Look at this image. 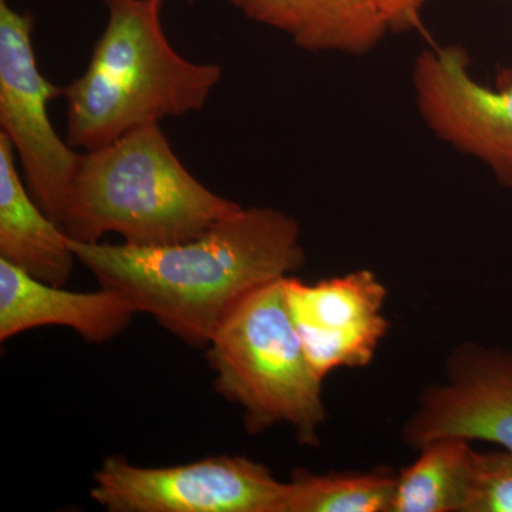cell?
<instances>
[{
	"label": "cell",
	"mask_w": 512,
	"mask_h": 512,
	"mask_svg": "<svg viewBox=\"0 0 512 512\" xmlns=\"http://www.w3.org/2000/svg\"><path fill=\"white\" fill-rule=\"evenodd\" d=\"M77 261L101 288L197 348H207L239 302L305 264L301 227L268 207L244 208L200 237L161 247L72 239Z\"/></svg>",
	"instance_id": "1"
},
{
	"label": "cell",
	"mask_w": 512,
	"mask_h": 512,
	"mask_svg": "<svg viewBox=\"0 0 512 512\" xmlns=\"http://www.w3.org/2000/svg\"><path fill=\"white\" fill-rule=\"evenodd\" d=\"M107 23L82 76L64 87L67 143L107 146L124 134L204 109L222 67L185 59L161 25V0H103Z\"/></svg>",
	"instance_id": "2"
},
{
	"label": "cell",
	"mask_w": 512,
	"mask_h": 512,
	"mask_svg": "<svg viewBox=\"0 0 512 512\" xmlns=\"http://www.w3.org/2000/svg\"><path fill=\"white\" fill-rule=\"evenodd\" d=\"M241 208L200 183L154 123L82 153L60 227L74 241L117 234L161 247L200 237Z\"/></svg>",
	"instance_id": "3"
},
{
	"label": "cell",
	"mask_w": 512,
	"mask_h": 512,
	"mask_svg": "<svg viewBox=\"0 0 512 512\" xmlns=\"http://www.w3.org/2000/svg\"><path fill=\"white\" fill-rule=\"evenodd\" d=\"M207 348L215 387L241 407L249 433L286 424L302 444L319 446L320 429L328 419L323 379L303 350L286 303L284 278L239 302Z\"/></svg>",
	"instance_id": "4"
},
{
	"label": "cell",
	"mask_w": 512,
	"mask_h": 512,
	"mask_svg": "<svg viewBox=\"0 0 512 512\" xmlns=\"http://www.w3.org/2000/svg\"><path fill=\"white\" fill-rule=\"evenodd\" d=\"M33 16L0 0V133L12 144L37 204L60 225L82 153L57 134L50 101L63 89L37 66Z\"/></svg>",
	"instance_id": "5"
},
{
	"label": "cell",
	"mask_w": 512,
	"mask_h": 512,
	"mask_svg": "<svg viewBox=\"0 0 512 512\" xmlns=\"http://www.w3.org/2000/svg\"><path fill=\"white\" fill-rule=\"evenodd\" d=\"M285 494L268 468L239 456L156 468L110 457L90 491L110 512H284Z\"/></svg>",
	"instance_id": "6"
},
{
	"label": "cell",
	"mask_w": 512,
	"mask_h": 512,
	"mask_svg": "<svg viewBox=\"0 0 512 512\" xmlns=\"http://www.w3.org/2000/svg\"><path fill=\"white\" fill-rule=\"evenodd\" d=\"M468 60L458 46L421 52L413 69L417 109L440 140L512 188V80L498 89L484 86L471 76Z\"/></svg>",
	"instance_id": "7"
},
{
	"label": "cell",
	"mask_w": 512,
	"mask_h": 512,
	"mask_svg": "<svg viewBox=\"0 0 512 512\" xmlns=\"http://www.w3.org/2000/svg\"><path fill=\"white\" fill-rule=\"evenodd\" d=\"M402 437L416 451L441 439L512 451V350L474 342L451 350L443 380L421 392Z\"/></svg>",
	"instance_id": "8"
},
{
	"label": "cell",
	"mask_w": 512,
	"mask_h": 512,
	"mask_svg": "<svg viewBox=\"0 0 512 512\" xmlns=\"http://www.w3.org/2000/svg\"><path fill=\"white\" fill-rule=\"evenodd\" d=\"M289 312L303 350L319 377L342 367H366L389 332L387 289L369 269L306 284L284 278Z\"/></svg>",
	"instance_id": "9"
},
{
	"label": "cell",
	"mask_w": 512,
	"mask_h": 512,
	"mask_svg": "<svg viewBox=\"0 0 512 512\" xmlns=\"http://www.w3.org/2000/svg\"><path fill=\"white\" fill-rule=\"evenodd\" d=\"M138 315L123 293L72 292L33 278L0 258V340L26 330L63 326L93 343L119 336Z\"/></svg>",
	"instance_id": "10"
},
{
	"label": "cell",
	"mask_w": 512,
	"mask_h": 512,
	"mask_svg": "<svg viewBox=\"0 0 512 512\" xmlns=\"http://www.w3.org/2000/svg\"><path fill=\"white\" fill-rule=\"evenodd\" d=\"M242 15L291 37L308 52L360 56L379 45L387 25L375 0H227Z\"/></svg>",
	"instance_id": "11"
},
{
	"label": "cell",
	"mask_w": 512,
	"mask_h": 512,
	"mask_svg": "<svg viewBox=\"0 0 512 512\" xmlns=\"http://www.w3.org/2000/svg\"><path fill=\"white\" fill-rule=\"evenodd\" d=\"M0 258L33 278L63 286L72 275V238L53 221L23 183L12 144L0 133Z\"/></svg>",
	"instance_id": "12"
},
{
	"label": "cell",
	"mask_w": 512,
	"mask_h": 512,
	"mask_svg": "<svg viewBox=\"0 0 512 512\" xmlns=\"http://www.w3.org/2000/svg\"><path fill=\"white\" fill-rule=\"evenodd\" d=\"M471 450V441L461 439L420 447L416 460L397 473L390 512H460Z\"/></svg>",
	"instance_id": "13"
},
{
	"label": "cell",
	"mask_w": 512,
	"mask_h": 512,
	"mask_svg": "<svg viewBox=\"0 0 512 512\" xmlns=\"http://www.w3.org/2000/svg\"><path fill=\"white\" fill-rule=\"evenodd\" d=\"M396 478L387 467L326 474L296 471L286 483L284 512H390Z\"/></svg>",
	"instance_id": "14"
},
{
	"label": "cell",
	"mask_w": 512,
	"mask_h": 512,
	"mask_svg": "<svg viewBox=\"0 0 512 512\" xmlns=\"http://www.w3.org/2000/svg\"><path fill=\"white\" fill-rule=\"evenodd\" d=\"M460 512H512V451L471 450Z\"/></svg>",
	"instance_id": "15"
},
{
	"label": "cell",
	"mask_w": 512,
	"mask_h": 512,
	"mask_svg": "<svg viewBox=\"0 0 512 512\" xmlns=\"http://www.w3.org/2000/svg\"><path fill=\"white\" fill-rule=\"evenodd\" d=\"M382 13L387 29L392 32H407L420 28L421 10L427 0H375Z\"/></svg>",
	"instance_id": "16"
},
{
	"label": "cell",
	"mask_w": 512,
	"mask_h": 512,
	"mask_svg": "<svg viewBox=\"0 0 512 512\" xmlns=\"http://www.w3.org/2000/svg\"><path fill=\"white\" fill-rule=\"evenodd\" d=\"M161 2H164V0H161ZM185 2H194V0H185Z\"/></svg>",
	"instance_id": "17"
},
{
	"label": "cell",
	"mask_w": 512,
	"mask_h": 512,
	"mask_svg": "<svg viewBox=\"0 0 512 512\" xmlns=\"http://www.w3.org/2000/svg\"><path fill=\"white\" fill-rule=\"evenodd\" d=\"M511 2H512V0H511Z\"/></svg>",
	"instance_id": "18"
}]
</instances>
